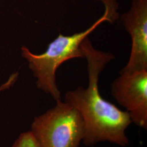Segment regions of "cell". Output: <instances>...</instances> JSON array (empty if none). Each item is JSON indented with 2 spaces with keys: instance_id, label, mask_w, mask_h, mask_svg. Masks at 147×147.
<instances>
[{
  "instance_id": "obj_1",
  "label": "cell",
  "mask_w": 147,
  "mask_h": 147,
  "mask_svg": "<svg viewBox=\"0 0 147 147\" xmlns=\"http://www.w3.org/2000/svg\"><path fill=\"white\" fill-rule=\"evenodd\" d=\"M87 62L88 84L69 90L64 101L78 111L84 126L82 142L90 147L100 142H108L121 147H127L129 140L127 128L132 123L129 114L104 99L99 89V79L106 66L115 56L95 48L88 38L81 44Z\"/></svg>"
},
{
  "instance_id": "obj_2",
  "label": "cell",
  "mask_w": 147,
  "mask_h": 147,
  "mask_svg": "<svg viewBox=\"0 0 147 147\" xmlns=\"http://www.w3.org/2000/svg\"><path fill=\"white\" fill-rule=\"evenodd\" d=\"M105 5L104 14L84 31L64 36L59 33L41 54H34L26 47H21V54L28 63L29 68L37 79V87L50 95L55 101L61 100V93L56 82V73L65 62L75 58H84L81 44L104 22L113 23L117 20L118 5L115 0H101Z\"/></svg>"
},
{
  "instance_id": "obj_3",
  "label": "cell",
  "mask_w": 147,
  "mask_h": 147,
  "mask_svg": "<svg viewBox=\"0 0 147 147\" xmlns=\"http://www.w3.org/2000/svg\"><path fill=\"white\" fill-rule=\"evenodd\" d=\"M34 117L32 134L40 147H80L84 137V121L78 111L61 100Z\"/></svg>"
},
{
  "instance_id": "obj_4",
  "label": "cell",
  "mask_w": 147,
  "mask_h": 147,
  "mask_svg": "<svg viewBox=\"0 0 147 147\" xmlns=\"http://www.w3.org/2000/svg\"><path fill=\"white\" fill-rule=\"evenodd\" d=\"M111 93L130 115L132 123L147 129V70L119 72L111 84Z\"/></svg>"
},
{
  "instance_id": "obj_5",
  "label": "cell",
  "mask_w": 147,
  "mask_h": 147,
  "mask_svg": "<svg viewBox=\"0 0 147 147\" xmlns=\"http://www.w3.org/2000/svg\"><path fill=\"white\" fill-rule=\"evenodd\" d=\"M121 20L131 37V49L127 63L120 72L147 70V0H132Z\"/></svg>"
},
{
  "instance_id": "obj_6",
  "label": "cell",
  "mask_w": 147,
  "mask_h": 147,
  "mask_svg": "<svg viewBox=\"0 0 147 147\" xmlns=\"http://www.w3.org/2000/svg\"><path fill=\"white\" fill-rule=\"evenodd\" d=\"M11 147H40L30 131L21 134Z\"/></svg>"
}]
</instances>
